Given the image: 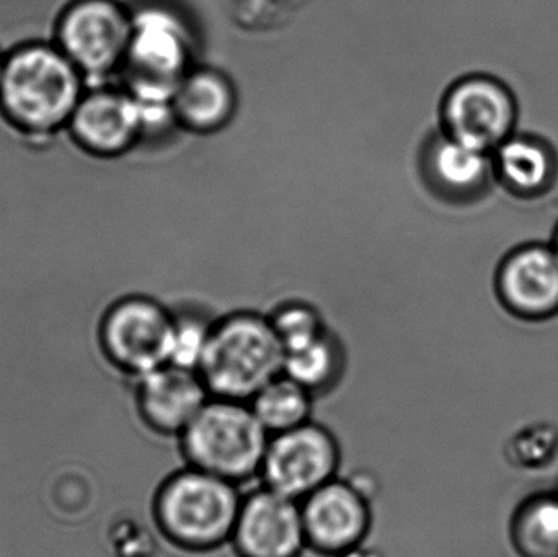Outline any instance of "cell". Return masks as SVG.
I'll list each match as a JSON object with an SVG mask.
<instances>
[{
  "mask_svg": "<svg viewBox=\"0 0 558 557\" xmlns=\"http://www.w3.org/2000/svg\"><path fill=\"white\" fill-rule=\"evenodd\" d=\"M88 82L51 38H29L7 49L0 120L35 149L68 130Z\"/></svg>",
  "mask_w": 558,
  "mask_h": 557,
  "instance_id": "obj_1",
  "label": "cell"
},
{
  "mask_svg": "<svg viewBox=\"0 0 558 557\" xmlns=\"http://www.w3.org/2000/svg\"><path fill=\"white\" fill-rule=\"evenodd\" d=\"M242 497L238 484L185 464L157 487L154 525L173 548L208 555L231 545Z\"/></svg>",
  "mask_w": 558,
  "mask_h": 557,
  "instance_id": "obj_2",
  "label": "cell"
},
{
  "mask_svg": "<svg viewBox=\"0 0 558 557\" xmlns=\"http://www.w3.org/2000/svg\"><path fill=\"white\" fill-rule=\"evenodd\" d=\"M282 366L284 349L270 317L239 311L213 324L198 375L211 398L248 402Z\"/></svg>",
  "mask_w": 558,
  "mask_h": 557,
  "instance_id": "obj_3",
  "label": "cell"
},
{
  "mask_svg": "<svg viewBox=\"0 0 558 557\" xmlns=\"http://www.w3.org/2000/svg\"><path fill=\"white\" fill-rule=\"evenodd\" d=\"M177 441L186 467L242 487L260 477L270 435L248 402L209 398Z\"/></svg>",
  "mask_w": 558,
  "mask_h": 557,
  "instance_id": "obj_4",
  "label": "cell"
},
{
  "mask_svg": "<svg viewBox=\"0 0 558 557\" xmlns=\"http://www.w3.org/2000/svg\"><path fill=\"white\" fill-rule=\"evenodd\" d=\"M133 33V9L121 0H68L51 36L88 85L120 78Z\"/></svg>",
  "mask_w": 558,
  "mask_h": 557,
  "instance_id": "obj_5",
  "label": "cell"
},
{
  "mask_svg": "<svg viewBox=\"0 0 558 557\" xmlns=\"http://www.w3.org/2000/svg\"><path fill=\"white\" fill-rule=\"evenodd\" d=\"M193 35L189 23L162 3L133 9V33L118 81L141 98L173 100L177 85L192 71Z\"/></svg>",
  "mask_w": 558,
  "mask_h": 557,
  "instance_id": "obj_6",
  "label": "cell"
},
{
  "mask_svg": "<svg viewBox=\"0 0 558 557\" xmlns=\"http://www.w3.org/2000/svg\"><path fill=\"white\" fill-rule=\"evenodd\" d=\"M97 337L110 365L137 379L170 362L173 314L153 298L123 296L101 314Z\"/></svg>",
  "mask_w": 558,
  "mask_h": 557,
  "instance_id": "obj_7",
  "label": "cell"
},
{
  "mask_svg": "<svg viewBox=\"0 0 558 557\" xmlns=\"http://www.w3.org/2000/svg\"><path fill=\"white\" fill-rule=\"evenodd\" d=\"M341 447L333 432L311 421L274 435L260 471V484L289 497L304 500L340 476Z\"/></svg>",
  "mask_w": 558,
  "mask_h": 557,
  "instance_id": "obj_8",
  "label": "cell"
},
{
  "mask_svg": "<svg viewBox=\"0 0 558 557\" xmlns=\"http://www.w3.org/2000/svg\"><path fill=\"white\" fill-rule=\"evenodd\" d=\"M64 136L94 159H120L143 143L140 105L120 81L88 85Z\"/></svg>",
  "mask_w": 558,
  "mask_h": 557,
  "instance_id": "obj_9",
  "label": "cell"
},
{
  "mask_svg": "<svg viewBox=\"0 0 558 557\" xmlns=\"http://www.w3.org/2000/svg\"><path fill=\"white\" fill-rule=\"evenodd\" d=\"M307 552L348 557L360 552L373 529V506L360 484L335 477L301 500Z\"/></svg>",
  "mask_w": 558,
  "mask_h": 557,
  "instance_id": "obj_10",
  "label": "cell"
},
{
  "mask_svg": "<svg viewBox=\"0 0 558 557\" xmlns=\"http://www.w3.org/2000/svg\"><path fill=\"white\" fill-rule=\"evenodd\" d=\"M441 121L442 133L494 153L513 134L517 104L501 82L487 75H469L446 92Z\"/></svg>",
  "mask_w": 558,
  "mask_h": 557,
  "instance_id": "obj_11",
  "label": "cell"
},
{
  "mask_svg": "<svg viewBox=\"0 0 558 557\" xmlns=\"http://www.w3.org/2000/svg\"><path fill=\"white\" fill-rule=\"evenodd\" d=\"M231 546L239 557H301L307 552L301 502L262 484L244 494Z\"/></svg>",
  "mask_w": 558,
  "mask_h": 557,
  "instance_id": "obj_12",
  "label": "cell"
},
{
  "mask_svg": "<svg viewBox=\"0 0 558 557\" xmlns=\"http://www.w3.org/2000/svg\"><path fill=\"white\" fill-rule=\"evenodd\" d=\"M209 398L198 372L170 363L134 379L137 417L159 437L177 440Z\"/></svg>",
  "mask_w": 558,
  "mask_h": 557,
  "instance_id": "obj_13",
  "label": "cell"
},
{
  "mask_svg": "<svg viewBox=\"0 0 558 557\" xmlns=\"http://www.w3.org/2000/svg\"><path fill=\"white\" fill-rule=\"evenodd\" d=\"M497 290L508 311L523 319L558 313V255L553 245H524L498 268Z\"/></svg>",
  "mask_w": 558,
  "mask_h": 557,
  "instance_id": "obj_14",
  "label": "cell"
},
{
  "mask_svg": "<svg viewBox=\"0 0 558 557\" xmlns=\"http://www.w3.org/2000/svg\"><path fill=\"white\" fill-rule=\"evenodd\" d=\"M423 169L433 189L454 202L477 198L495 177L492 153L446 133L429 141L423 153Z\"/></svg>",
  "mask_w": 558,
  "mask_h": 557,
  "instance_id": "obj_15",
  "label": "cell"
},
{
  "mask_svg": "<svg viewBox=\"0 0 558 557\" xmlns=\"http://www.w3.org/2000/svg\"><path fill=\"white\" fill-rule=\"evenodd\" d=\"M238 111V90L225 72L193 68L177 85L173 113L177 124L196 134L225 130Z\"/></svg>",
  "mask_w": 558,
  "mask_h": 557,
  "instance_id": "obj_16",
  "label": "cell"
},
{
  "mask_svg": "<svg viewBox=\"0 0 558 557\" xmlns=\"http://www.w3.org/2000/svg\"><path fill=\"white\" fill-rule=\"evenodd\" d=\"M495 177L514 195H543L556 177V157L537 137L511 134L492 153Z\"/></svg>",
  "mask_w": 558,
  "mask_h": 557,
  "instance_id": "obj_17",
  "label": "cell"
},
{
  "mask_svg": "<svg viewBox=\"0 0 558 557\" xmlns=\"http://www.w3.org/2000/svg\"><path fill=\"white\" fill-rule=\"evenodd\" d=\"M347 350L330 329L318 339L284 353L282 373L315 399L333 392L347 375Z\"/></svg>",
  "mask_w": 558,
  "mask_h": 557,
  "instance_id": "obj_18",
  "label": "cell"
},
{
  "mask_svg": "<svg viewBox=\"0 0 558 557\" xmlns=\"http://www.w3.org/2000/svg\"><path fill=\"white\" fill-rule=\"evenodd\" d=\"M314 401V396L304 386L281 373L264 386L248 405L262 427L274 437L311 422Z\"/></svg>",
  "mask_w": 558,
  "mask_h": 557,
  "instance_id": "obj_19",
  "label": "cell"
},
{
  "mask_svg": "<svg viewBox=\"0 0 558 557\" xmlns=\"http://www.w3.org/2000/svg\"><path fill=\"white\" fill-rule=\"evenodd\" d=\"M513 540L524 557H558V497L539 496L518 510Z\"/></svg>",
  "mask_w": 558,
  "mask_h": 557,
  "instance_id": "obj_20",
  "label": "cell"
},
{
  "mask_svg": "<svg viewBox=\"0 0 558 557\" xmlns=\"http://www.w3.org/2000/svg\"><path fill=\"white\" fill-rule=\"evenodd\" d=\"M268 317L284 353L318 339L328 330L322 314L311 304L299 301L281 304Z\"/></svg>",
  "mask_w": 558,
  "mask_h": 557,
  "instance_id": "obj_21",
  "label": "cell"
},
{
  "mask_svg": "<svg viewBox=\"0 0 558 557\" xmlns=\"http://www.w3.org/2000/svg\"><path fill=\"white\" fill-rule=\"evenodd\" d=\"M215 320H206L198 314H173L172 352L170 365L198 372L205 355Z\"/></svg>",
  "mask_w": 558,
  "mask_h": 557,
  "instance_id": "obj_22",
  "label": "cell"
},
{
  "mask_svg": "<svg viewBox=\"0 0 558 557\" xmlns=\"http://www.w3.org/2000/svg\"><path fill=\"white\" fill-rule=\"evenodd\" d=\"M7 49L0 48V84H2L3 69H5Z\"/></svg>",
  "mask_w": 558,
  "mask_h": 557,
  "instance_id": "obj_23",
  "label": "cell"
},
{
  "mask_svg": "<svg viewBox=\"0 0 558 557\" xmlns=\"http://www.w3.org/2000/svg\"><path fill=\"white\" fill-rule=\"evenodd\" d=\"M553 247H554V251H556V254L558 255V229L556 231V238H554Z\"/></svg>",
  "mask_w": 558,
  "mask_h": 557,
  "instance_id": "obj_24",
  "label": "cell"
}]
</instances>
